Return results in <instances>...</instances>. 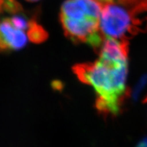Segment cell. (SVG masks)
<instances>
[{"label":"cell","mask_w":147,"mask_h":147,"mask_svg":"<svg viewBox=\"0 0 147 147\" xmlns=\"http://www.w3.org/2000/svg\"><path fill=\"white\" fill-rule=\"evenodd\" d=\"M98 52L95 61L77 63L73 71L81 82L94 90L97 111L105 117H116L129 96V42L105 38Z\"/></svg>","instance_id":"1"},{"label":"cell","mask_w":147,"mask_h":147,"mask_svg":"<svg viewBox=\"0 0 147 147\" xmlns=\"http://www.w3.org/2000/svg\"><path fill=\"white\" fill-rule=\"evenodd\" d=\"M48 34L17 0H0V52L18 51L28 43H41Z\"/></svg>","instance_id":"2"},{"label":"cell","mask_w":147,"mask_h":147,"mask_svg":"<svg viewBox=\"0 0 147 147\" xmlns=\"http://www.w3.org/2000/svg\"><path fill=\"white\" fill-rule=\"evenodd\" d=\"M59 16L68 39L99 50L105 38L100 28L101 7L96 0H65Z\"/></svg>","instance_id":"3"},{"label":"cell","mask_w":147,"mask_h":147,"mask_svg":"<svg viewBox=\"0 0 147 147\" xmlns=\"http://www.w3.org/2000/svg\"><path fill=\"white\" fill-rule=\"evenodd\" d=\"M101 7L100 28L105 38L129 41L147 28L145 22L113 0H96Z\"/></svg>","instance_id":"4"},{"label":"cell","mask_w":147,"mask_h":147,"mask_svg":"<svg viewBox=\"0 0 147 147\" xmlns=\"http://www.w3.org/2000/svg\"><path fill=\"white\" fill-rule=\"evenodd\" d=\"M135 147H147V137L140 140Z\"/></svg>","instance_id":"5"},{"label":"cell","mask_w":147,"mask_h":147,"mask_svg":"<svg viewBox=\"0 0 147 147\" xmlns=\"http://www.w3.org/2000/svg\"><path fill=\"white\" fill-rule=\"evenodd\" d=\"M26 1L31 2H37V1H39V0H26Z\"/></svg>","instance_id":"6"},{"label":"cell","mask_w":147,"mask_h":147,"mask_svg":"<svg viewBox=\"0 0 147 147\" xmlns=\"http://www.w3.org/2000/svg\"><path fill=\"white\" fill-rule=\"evenodd\" d=\"M144 103H147V95L146 96L145 98L144 99Z\"/></svg>","instance_id":"7"}]
</instances>
